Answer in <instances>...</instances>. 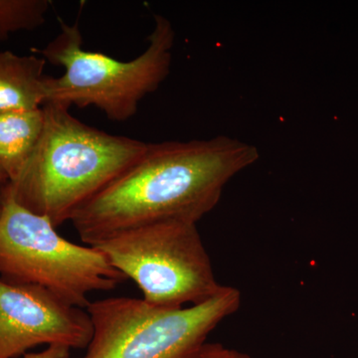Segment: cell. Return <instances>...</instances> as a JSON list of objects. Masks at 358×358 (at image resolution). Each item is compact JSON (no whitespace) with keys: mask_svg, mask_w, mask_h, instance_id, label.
<instances>
[{"mask_svg":"<svg viewBox=\"0 0 358 358\" xmlns=\"http://www.w3.org/2000/svg\"><path fill=\"white\" fill-rule=\"evenodd\" d=\"M258 159L254 145L225 136L148 143L141 159L71 222L89 246L150 224H197L215 208L231 178Z\"/></svg>","mask_w":358,"mask_h":358,"instance_id":"obj_1","label":"cell"},{"mask_svg":"<svg viewBox=\"0 0 358 358\" xmlns=\"http://www.w3.org/2000/svg\"><path fill=\"white\" fill-rule=\"evenodd\" d=\"M42 109L41 136L8 193L58 227L138 162L148 143L88 126L62 103Z\"/></svg>","mask_w":358,"mask_h":358,"instance_id":"obj_2","label":"cell"},{"mask_svg":"<svg viewBox=\"0 0 358 358\" xmlns=\"http://www.w3.org/2000/svg\"><path fill=\"white\" fill-rule=\"evenodd\" d=\"M60 23L57 36L36 50L46 62L65 70L60 77L46 76L45 103L69 108L93 106L112 121H128L138 112L143 99L157 91L169 76L176 33L169 20L159 14L155 15L147 49L131 61L84 50L78 23Z\"/></svg>","mask_w":358,"mask_h":358,"instance_id":"obj_3","label":"cell"},{"mask_svg":"<svg viewBox=\"0 0 358 358\" xmlns=\"http://www.w3.org/2000/svg\"><path fill=\"white\" fill-rule=\"evenodd\" d=\"M240 306L241 293L229 286L188 308L155 307L127 296L91 301L86 310L93 334L78 358H203L209 334Z\"/></svg>","mask_w":358,"mask_h":358,"instance_id":"obj_4","label":"cell"},{"mask_svg":"<svg viewBox=\"0 0 358 358\" xmlns=\"http://www.w3.org/2000/svg\"><path fill=\"white\" fill-rule=\"evenodd\" d=\"M0 279L40 287L83 310L90 294L112 291L127 280L95 247L68 241L48 218L9 193L0 216Z\"/></svg>","mask_w":358,"mask_h":358,"instance_id":"obj_5","label":"cell"},{"mask_svg":"<svg viewBox=\"0 0 358 358\" xmlns=\"http://www.w3.org/2000/svg\"><path fill=\"white\" fill-rule=\"evenodd\" d=\"M136 282L155 307L183 308L210 300L222 289L197 224L164 221L124 231L93 245Z\"/></svg>","mask_w":358,"mask_h":358,"instance_id":"obj_6","label":"cell"},{"mask_svg":"<svg viewBox=\"0 0 358 358\" xmlns=\"http://www.w3.org/2000/svg\"><path fill=\"white\" fill-rule=\"evenodd\" d=\"M92 334L87 310L40 287L0 279V358H17L42 345L86 350Z\"/></svg>","mask_w":358,"mask_h":358,"instance_id":"obj_7","label":"cell"},{"mask_svg":"<svg viewBox=\"0 0 358 358\" xmlns=\"http://www.w3.org/2000/svg\"><path fill=\"white\" fill-rule=\"evenodd\" d=\"M41 56L0 51V113L39 109L46 102Z\"/></svg>","mask_w":358,"mask_h":358,"instance_id":"obj_8","label":"cell"},{"mask_svg":"<svg viewBox=\"0 0 358 358\" xmlns=\"http://www.w3.org/2000/svg\"><path fill=\"white\" fill-rule=\"evenodd\" d=\"M44 124L43 109L0 113V166L11 181L36 147Z\"/></svg>","mask_w":358,"mask_h":358,"instance_id":"obj_9","label":"cell"},{"mask_svg":"<svg viewBox=\"0 0 358 358\" xmlns=\"http://www.w3.org/2000/svg\"><path fill=\"white\" fill-rule=\"evenodd\" d=\"M50 7L49 0H0V41L43 25Z\"/></svg>","mask_w":358,"mask_h":358,"instance_id":"obj_10","label":"cell"},{"mask_svg":"<svg viewBox=\"0 0 358 358\" xmlns=\"http://www.w3.org/2000/svg\"><path fill=\"white\" fill-rule=\"evenodd\" d=\"M203 358H251L235 350L225 348L220 343H208L205 350Z\"/></svg>","mask_w":358,"mask_h":358,"instance_id":"obj_11","label":"cell"},{"mask_svg":"<svg viewBox=\"0 0 358 358\" xmlns=\"http://www.w3.org/2000/svg\"><path fill=\"white\" fill-rule=\"evenodd\" d=\"M71 350L64 345H48L40 352H27L23 358H70Z\"/></svg>","mask_w":358,"mask_h":358,"instance_id":"obj_12","label":"cell"},{"mask_svg":"<svg viewBox=\"0 0 358 358\" xmlns=\"http://www.w3.org/2000/svg\"><path fill=\"white\" fill-rule=\"evenodd\" d=\"M11 179L8 174L4 171L3 167L0 166V216L3 211L4 204L8 193L9 186H10Z\"/></svg>","mask_w":358,"mask_h":358,"instance_id":"obj_13","label":"cell"}]
</instances>
